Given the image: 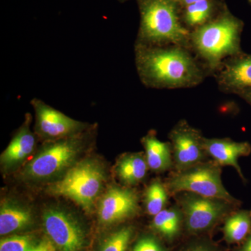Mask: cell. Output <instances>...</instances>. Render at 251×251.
Masks as SVG:
<instances>
[{"label":"cell","mask_w":251,"mask_h":251,"mask_svg":"<svg viewBox=\"0 0 251 251\" xmlns=\"http://www.w3.org/2000/svg\"><path fill=\"white\" fill-rule=\"evenodd\" d=\"M248 1V2L249 3V4H250V5H251V0H247Z\"/></svg>","instance_id":"obj_31"},{"label":"cell","mask_w":251,"mask_h":251,"mask_svg":"<svg viewBox=\"0 0 251 251\" xmlns=\"http://www.w3.org/2000/svg\"><path fill=\"white\" fill-rule=\"evenodd\" d=\"M117 1H119L120 3H122V4H123V3L127 2V1H130V0H117Z\"/></svg>","instance_id":"obj_30"},{"label":"cell","mask_w":251,"mask_h":251,"mask_svg":"<svg viewBox=\"0 0 251 251\" xmlns=\"http://www.w3.org/2000/svg\"><path fill=\"white\" fill-rule=\"evenodd\" d=\"M186 251H215V250L210 247V245H208L204 243H199V244H194Z\"/></svg>","instance_id":"obj_26"},{"label":"cell","mask_w":251,"mask_h":251,"mask_svg":"<svg viewBox=\"0 0 251 251\" xmlns=\"http://www.w3.org/2000/svg\"><path fill=\"white\" fill-rule=\"evenodd\" d=\"M243 28L242 20L226 6L210 22L191 31L190 50L209 74H214L225 60L243 54L240 45Z\"/></svg>","instance_id":"obj_2"},{"label":"cell","mask_w":251,"mask_h":251,"mask_svg":"<svg viewBox=\"0 0 251 251\" xmlns=\"http://www.w3.org/2000/svg\"><path fill=\"white\" fill-rule=\"evenodd\" d=\"M241 251H251V235L247 239L244 245L243 246L242 250Z\"/></svg>","instance_id":"obj_29"},{"label":"cell","mask_w":251,"mask_h":251,"mask_svg":"<svg viewBox=\"0 0 251 251\" xmlns=\"http://www.w3.org/2000/svg\"><path fill=\"white\" fill-rule=\"evenodd\" d=\"M181 218V211L177 208L163 209L154 216L153 227L163 237L171 240L179 232Z\"/></svg>","instance_id":"obj_19"},{"label":"cell","mask_w":251,"mask_h":251,"mask_svg":"<svg viewBox=\"0 0 251 251\" xmlns=\"http://www.w3.org/2000/svg\"><path fill=\"white\" fill-rule=\"evenodd\" d=\"M175 2L180 7H184V6H188V5L192 4L193 3L198 2V1H202V0H174Z\"/></svg>","instance_id":"obj_27"},{"label":"cell","mask_w":251,"mask_h":251,"mask_svg":"<svg viewBox=\"0 0 251 251\" xmlns=\"http://www.w3.org/2000/svg\"><path fill=\"white\" fill-rule=\"evenodd\" d=\"M29 251H57L54 243L49 239H45L36 244L35 247L32 248Z\"/></svg>","instance_id":"obj_25"},{"label":"cell","mask_w":251,"mask_h":251,"mask_svg":"<svg viewBox=\"0 0 251 251\" xmlns=\"http://www.w3.org/2000/svg\"><path fill=\"white\" fill-rule=\"evenodd\" d=\"M251 228L250 214L248 211H239L226 221L224 228L225 238L229 243L241 242L247 237Z\"/></svg>","instance_id":"obj_20"},{"label":"cell","mask_w":251,"mask_h":251,"mask_svg":"<svg viewBox=\"0 0 251 251\" xmlns=\"http://www.w3.org/2000/svg\"><path fill=\"white\" fill-rule=\"evenodd\" d=\"M43 219L46 232L59 251H82L85 235L74 218L64 211L51 209L44 213Z\"/></svg>","instance_id":"obj_10"},{"label":"cell","mask_w":251,"mask_h":251,"mask_svg":"<svg viewBox=\"0 0 251 251\" xmlns=\"http://www.w3.org/2000/svg\"><path fill=\"white\" fill-rule=\"evenodd\" d=\"M87 138L82 132L48 144L26 166L23 175L30 179H44L62 171L74 161Z\"/></svg>","instance_id":"obj_5"},{"label":"cell","mask_w":251,"mask_h":251,"mask_svg":"<svg viewBox=\"0 0 251 251\" xmlns=\"http://www.w3.org/2000/svg\"><path fill=\"white\" fill-rule=\"evenodd\" d=\"M133 251H166L154 237L147 236L141 238L135 244Z\"/></svg>","instance_id":"obj_24"},{"label":"cell","mask_w":251,"mask_h":251,"mask_svg":"<svg viewBox=\"0 0 251 251\" xmlns=\"http://www.w3.org/2000/svg\"><path fill=\"white\" fill-rule=\"evenodd\" d=\"M168 201L166 188L159 181H155L149 186L145 194L147 210L150 215L156 216L163 210Z\"/></svg>","instance_id":"obj_21"},{"label":"cell","mask_w":251,"mask_h":251,"mask_svg":"<svg viewBox=\"0 0 251 251\" xmlns=\"http://www.w3.org/2000/svg\"><path fill=\"white\" fill-rule=\"evenodd\" d=\"M229 203L188 193L181 201L186 228L192 233L207 230L227 213Z\"/></svg>","instance_id":"obj_7"},{"label":"cell","mask_w":251,"mask_h":251,"mask_svg":"<svg viewBox=\"0 0 251 251\" xmlns=\"http://www.w3.org/2000/svg\"><path fill=\"white\" fill-rule=\"evenodd\" d=\"M225 0H202L180 9V17L190 31L210 22L226 7Z\"/></svg>","instance_id":"obj_14"},{"label":"cell","mask_w":251,"mask_h":251,"mask_svg":"<svg viewBox=\"0 0 251 251\" xmlns=\"http://www.w3.org/2000/svg\"><path fill=\"white\" fill-rule=\"evenodd\" d=\"M133 235V229L125 227L112 234L105 241L100 251H126Z\"/></svg>","instance_id":"obj_22"},{"label":"cell","mask_w":251,"mask_h":251,"mask_svg":"<svg viewBox=\"0 0 251 251\" xmlns=\"http://www.w3.org/2000/svg\"><path fill=\"white\" fill-rule=\"evenodd\" d=\"M135 61L140 80L148 88H191L209 75L192 51L183 46L135 44Z\"/></svg>","instance_id":"obj_1"},{"label":"cell","mask_w":251,"mask_h":251,"mask_svg":"<svg viewBox=\"0 0 251 251\" xmlns=\"http://www.w3.org/2000/svg\"><path fill=\"white\" fill-rule=\"evenodd\" d=\"M35 246L30 236H14L1 239L0 251H29Z\"/></svg>","instance_id":"obj_23"},{"label":"cell","mask_w":251,"mask_h":251,"mask_svg":"<svg viewBox=\"0 0 251 251\" xmlns=\"http://www.w3.org/2000/svg\"><path fill=\"white\" fill-rule=\"evenodd\" d=\"M30 211L13 203H4L0 211V234L5 235L16 232L30 224Z\"/></svg>","instance_id":"obj_17"},{"label":"cell","mask_w":251,"mask_h":251,"mask_svg":"<svg viewBox=\"0 0 251 251\" xmlns=\"http://www.w3.org/2000/svg\"><path fill=\"white\" fill-rule=\"evenodd\" d=\"M140 26L135 44L147 46L175 45L190 49L191 31L180 17L174 0H136Z\"/></svg>","instance_id":"obj_3"},{"label":"cell","mask_w":251,"mask_h":251,"mask_svg":"<svg viewBox=\"0 0 251 251\" xmlns=\"http://www.w3.org/2000/svg\"><path fill=\"white\" fill-rule=\"evenodd\" d=\"M169 188L172 192L186 191L204 197L234 202V198L223 185L221 170L216 165L209 163L198 164L181 171L172 177Z\"/></svg>","instance_id":"obj_6"},{"label":"cell","mask_w":251,"mask_h":251,"mask_svg":"<svg viewBox=\"0 0 251 251\" xmlns=\"http://www.w3.org/2000/svg\"><path fill=\"white\" fill-rule=\"evenodd\" d=\"M104 179L98 163L86 160L72 167L62 179L49 188L50 193L72 200L85 210H90L100 192Z\"/></svg>","instance_id":"obj_4"},{"label":"cell","mask_w":251,"mask_h":251,"mask_svg":"<svg viewBox=\"0 0 251 251\" xmlns=\"http://www.w3.org/2000/svg\"><path fill=\"white\" fill-rule=\"evenodd\" d=\"M138 197L128 188L114 187L104 195L99 207V217L104 224H112L134 215Z\"/></svg>","instance_id":"obj_12"},{"label":"cell","mask_w":251,"mask_h":251,"mask_svg":"<svg viewBox=\"0 0 251 251\" xmlns=\"http://www.w3.org/2000/svg\"><path fill=\"white\" fill-rule=\"evenodd\" d=\"M146 151V161L153 171H163L172 166L171 149L169 144L160 141L153 133L143 138Z\"/></svg>","instance_id":"obj_16"},{"label":"cell","mask_w":251,"mask_h":251,"mask_svg":"<svg viewBox=\"0 0 251 251\" xmlns=\"http://www.w3.org/2000/svg\"><path fill=\"white\" fill-rule=\"evenodd\" d=\"M214 75L222 92L239 95L251 90V54L226 59Z\"/></svg>","instance_id":"obj_11"},{"label":"cell","mask_w":251,"mask_h":251,"mask_svg":"<svg viewBox=\"0 0 251 251\" xmlns=\"http://www.w3.org/2000/svg\"><path fill=\"white\" fill-rule=\"evenodd\" d=\"M31 103L35 111L36 130L46 139H62L87 129L86 124L68 117L41 99H32Z\"/></svg>","instance_id":"obj_8"},{"label":"cell","mask_w":251,"mask_h":251,"mask_svg":"<svg viewBox=\"0 0 251 251\" xmlns=\"http://www.w3.org/2000/svg\"><path fill=\"white\" fill-rule=\"evenodd\" d=\"M176 168L180 171L197 166L205 155L204 139L199 130L186 121L179 122L170 133Z\"/></svg>","instance_id":"obj_9"},{"label":"cell","mask_w":251,"mask_h":251,"mask_svg":"<svg viewBox=\"0 0 251 251\" xmlns=\"http://www.w3.org/2000/svg\"><path fill=\"white\" fill-rule=\"evenodd\" d=\"M243 99L247 100L249 103L251 104V90H246L239 94Z\"/></svg>","instance_id":"obj_28"},{"label":"cell","mask_w":251,"mask_h":251,"mask_svg":"<svg viewBox=\"0 0 251 251\" xmlns=\"http://www.w3.org/2000/svg\"><path fill=\"white\" fill-rule=\"evenodd\" d=\"M30 116L26 117L25 122L20 128L6 150L1 155V163L10 167L22 161L35 148L36 137L29 128Z\"/></svg>","instance_id":"obj_15"},{"label":"cell","mask_w":251,"mask_h":251,"mask_svg":"<svg viewBox=\"0 0 251 251\" xmlns=\"http://www.w3.org/2000/svg\"><path fill=\"white\" fill-rule=\"evenodd\" d=\"M148 163L139 153H131L124 157L117 167L120 179L127 184H138L146 175Z\"/></svg>","instance_id":"obj_18"},{"label":"cell","mask_w":251,"mask_h":251,"mask_svg":"<svg viewBox=\"0 0 251 251\" xmlns=\"http://www.w3.org/2000/svg\"><path fill=\"white\" fill-rule=\"evenodd\" d=\"M204 146L206 153L212 157L216 163L221 166H233L241 177L244 178L238 159L251 153L250 144L237 143L227 138H204Z\"/></svg>","instance_id":"obj_13"}]
</instances>
